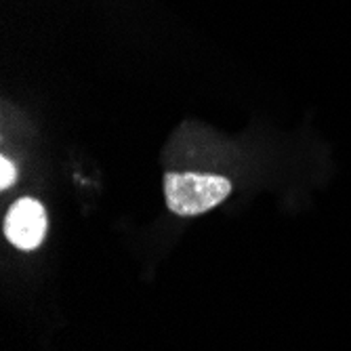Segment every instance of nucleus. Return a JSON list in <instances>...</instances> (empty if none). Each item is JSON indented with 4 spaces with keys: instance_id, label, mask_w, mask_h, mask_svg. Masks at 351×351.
<instances>
[{
    "instance_id": "1",
    "label": "nucleus",
    "mask_w": 351,
    "mask_h": 351,
    "mask_svg": "<svg viewBox=\"0 0 351 351\" xmlns=\"http://www.w3.org/2000/svg\"><path fill=\"white\" fill-rule=\"evenodd\" d=\"M232 194V183L221 175L167 173L165 198L169 210L179 217H196L213 210Z\"/></svg>"
},
{
    "instance_id": "2",
    "label": "nucleus",
    "mask_w": 351,
    "mask_h": 351,
    "mask_svg": "<svg viewBox=\"0 0 351 351\" xmlns=\"http://www.w3.org/2000/svg\"><path fill=\"white\" fill-rule=\"evenodd\" d=\"M5 236L19 250H34L47 236V210L34 198L17 200L5 219Z\"/></svg>"
},
{
    "instance_id": "3",
    "label": "nucleus",
    "mask_w": 351,
    "mask_h": 351,
    "mask_svg": "<svg viewBox=\"0 0 351 351\" xmlns=\"http://www.w3.org/2000/svg\"><path fill=\"white\" fill-rule=\"evenodd\" d=\"M15 179H17V169H15V165L9 160V158H0V187L3 189H7V187H11L13 183H15Z\"/></svg>"
}]
</instances>
